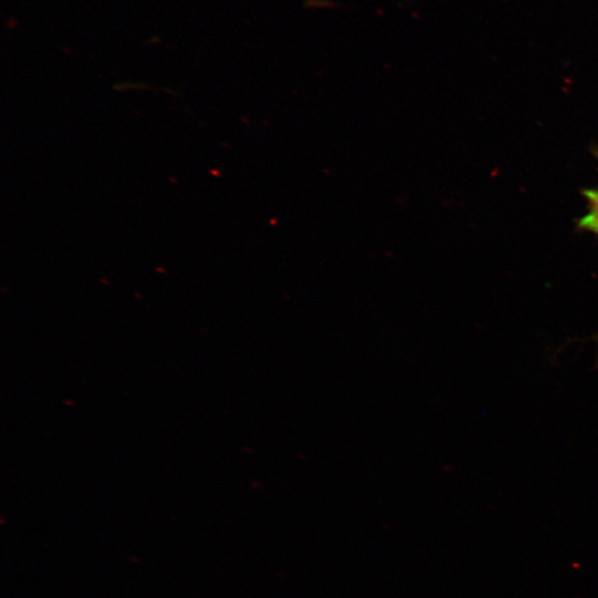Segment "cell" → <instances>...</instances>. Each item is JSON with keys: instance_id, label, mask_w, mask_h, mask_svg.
Listing matches in <instances>:
<instances>
[{"instance_id": "obj_1", "label": "cell", "mask_w": 598, "mask_h": 598, "mask_svg": "<svg viewBox=\"0 0 598 598\" xmlns=\"http://www.w3.org/2000/svg\"><path fill=\"white\" fill-rule=\"evenodd\" d=\"M585 195L588 199V212L579 220V226L598 233V188L586 190Z\"/></svg>"}]
</instances>
